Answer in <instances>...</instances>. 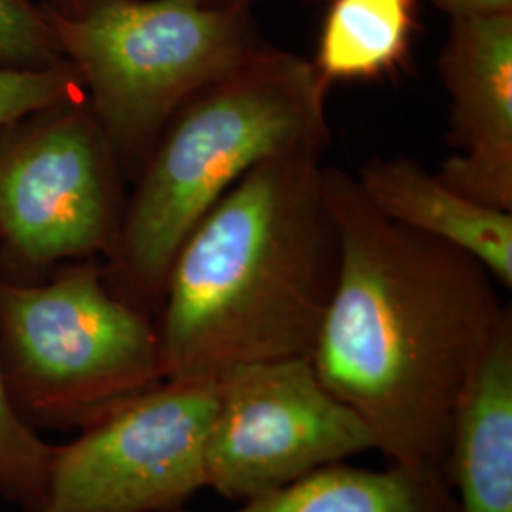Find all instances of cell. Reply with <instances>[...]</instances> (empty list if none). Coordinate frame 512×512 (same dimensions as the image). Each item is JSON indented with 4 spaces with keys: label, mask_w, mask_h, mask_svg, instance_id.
<instances>
[{
    "label": "cell",
    "mask_w": 512,
    "mask_h": 512,
    "mask_svg": "<svg viewBox=\"0 0 512 512\" xmlns=\"http://www.w3.org/2000/svg\"><path fill=\"white\" fill-rule=\"evenodd\" d=\"M44 10L112 154L122 156L147 152L192 97L268 46L251 8L209 0H88L74 14Z\"/></svg>",
    "instance_id": "cell-4"
},
{
    "label": "cell",
    "mask_w": 512,
    "mask_h": 512,
    "mask_svg": "<svg viewBox=\"0 0 512 512\" xmlns=\"http://www.w3.org/2000/svg\"><path fill=\"white\" fill-rule=\"evenodd\" d=\"M84 90L67 61L50 67H0V129L42 110L82 103Z\"/></svg>",
    "instance_id": "cell-15"
},
{
    "label": "cell",
    "mask_w": 512,
    "mask_h": 512,
    "mask_svg": "<svg viewBox=\"0 0 512 512\" xmlns=\"http://www.w3.org/2000/svg\"><path fill=\"white\" fill-rule=\"evenodd\" d=\"M439 74L458 154L437 177L475 202L512 211V12L452 18Z\"/></svg>",
    "instance_id": "cell-9"
},
{
    "label": "cell",
    "mask_w": 512,
    "mask_h": 512,
    "mask_svg": "<svg viewBox=\"0 0 512 512\" xmlns=\"http://www.w3.org/2000/svg\"><path fill=\"white\" fill-rule=\"evenodd\" d=\"M368 450L365 423L310 359L238 366L217 380L205 488L241 503Z\"/></svg>",
    "instance_id": "cell-7"
},
{
    "label": "cell",
    "mask_w": 512,
    "mask_h": 512,
    "mask_svg": "<svg viewBox=\"0 0 512 512\" xmlns=\"http://www.w3.org/2000/svg\"><path fill=\"white\" fill-rule=\"evenodd\" d=\"M86 2H88V0H52V2L48 4V8L57 10V12H61V14H74V12L82 10V8L86 6Z\"/></svg>",
    "instance_id": "cell-18"
},
{
    "label": "cell",
    "mask_w": 512,
    "mask_h": 512,
    "mask_svg": "<svg viewBox=\"0 0 512 512\" xmlns=\"http://www.w3.org/2000/svg\"><path fill=\"white\" fill-rule=\"evenodd\" d=\"M327 80L304 57L262 48L192 97L158 137L112 253L124 296L162 304L184 239L264 160L329 143Z\"/></svg>",
    "instance_id": "cell-3"
},
{
    "label": "cell",
    "mask_w": 512,
    "mask_h": 512,
    "mask_svg": "<svg viewBox=\"0 0 512 512\" xmlns=\"http://www.w3.org/2000/svg\"><path fill=\"white\" fill-rule=\"evenodd\" d=\"M321 145L253 167L184 239L165 281V380L310 359L338 274Z\"/></svg>",
    "instance_id": "cell-2"
},
{
    "label": "cell",
    "mask_w": 512,
    "mask_h": 512,
    "mask_svg": "<svg viewBox=\"0 0 512 512\" xmlns=\"http://www.w3.org/2000/svg\"><path fill=\"white\" fill-rule=\"evenodd\" d=\"M355 179L387 219L475 256L501 287L511 289L512 211L459 194L404 156L372 160Z\"/></svg>",
    "instance_id": "cell-10"
},
{
    "label": "cell",
    "mask_w": 512,
    "mask_h": 512,
    "mask_svg": "<svg viewBox=\"0 0 512 512\" xmlns=\"http://www.w3.org/2000/svg\"><path fill=\"white\" fill-rule=\"evenodd\" d=\"M435 4L450 18L494 16L512 12V0H435Z\"/></svg>",
    "instance_id": "cell-17"
},
{
    "label": "cell",
    "mask_w": 512,
    "mask_h": 512,
    "mask_svg": "<svg viewBox=\"0 0 512 512\" xmlns=\"http://www.w3.org/2000/svg\"><path fill=\"white\" fill-rule=\"evenodd\" d=\"M338 274L310 361L389 463L444 473L459 401L512 317L475 256L382 215L323 167Z\"/></svg>",
    "instance_id": "cell-1"
},
{
    "label": "cell",
    "mask_w": 512,
    "mask_h": 512,
    "mask_svg": "<svg viewBox=\"0 0 512 512\" xmlns=\"http://www.w3.org/2000/svg\"><path fill=\"white\" fill-rule=\"evenodd\" d=\"M217 380L167 378L54 446L35 512H169L205 488Z\"/></svg>",
    "instance_id": "cell-6"
},
{
    "label": "cell",
    "mask_w": 512,
    "mask_h": 512,
    "mask_svg": "<svg viewBox=\"0 0 512 512\" xmlns=\"http://www.w3.org/2000/svg\"><path fill=\"white\" fill-rule=\"evenodd\" d=\"M0 359L31 427L82 429L165 380L158 327L92 264L0 281Z\"/></svg>",
    "instance_id": "cell-5"
},
{
    "label": "cell",
    "mask_w": 512,
    "mask_h": 512,
    "mask_svg": "<svg viewBox=\"0 0 512 512\" xmlns=\"http://www.w3.org/2000/svg\"><path fill=\"white\" fill-rule=\"evenodd\" d=\"M65 61L44 6L0 0V67H50Z\"/></svg>",
    "instance_id": "cell-16"
},
{
    "label": "cell",
    "mask_w": 512,
    "mask_h": 512,
    "mask_svg": "<svg viewBox=\"0 0 512 512\" xmlns=\"http://www.w3.org/2000/svg\"><path fill=\"white\" fill-rule=\"evenodd\" d=\"M444 475L458 512H512V317L459 401Z\"/></svg>",
    "instance_id": "cell-11"
},
{
    "label": "cell",
    "mask_w": 512,
    "mask_h": 512,
    "mask_svg": "<svg viewBox=\"0 0 512 512\" xmlns=\"http://www.w3.org/2000/svg\"><path fill=\"white\" fill-rule=\"evenodd\" d=\"M414 0H334L323 27L317 71L329 82L393 67L406 50Z\"/></svg>",
    "instance_id": "cell-13"
},
{
    "label": "cell",
    "mask_w": 512,
    "mask_h": 512,
    "mask_svg": "<svg viewBox=\"0 0 512 512\" xmlns=\"http://www.w3.org/2000/svg\"><path fill=\"white\" fill-rule=\"evenodd\" d=\"M54 446L19 416L0 359V497L23 512L44 501Z\"/></svg>",
    "instance_id": "cell-14"
},
{
    "label": "cell",
    "mask_w": 512,
    "mask_h": 512,
    "mask_svg": "<svg viewBox=\"0 0 512 512\" xmlns=\"http://www.w3.org/2000/svg\"><path fill=\"white\" fill-rule=\"evenodd\" d=\"M107 137L80 103L0 129V238L31 266L114 249L118 205Z\"/></svg>",
    "instance_id": "cell-8"
},
{
    "label": "cell",
    "mask_w": 512,
    "mask_h": 512,
    "mask_svg": "<svg viewBox=\"0 0 512 512\" xmlns=\"http://www.w3.org/2000/svg\"><path fill=\"white\" fill-rule=\"evenodd\" d=\"M219 6H239V8H251L255 0H209Z\"/></svg>",
    "instance_id": "cell-19"
},
{
    "label": "cell",
    "mask_w": 512,
    "mask_h": 512,
    "mask_svg": "<svg viewBox=\"0 0 512 512\" xmlns=\"http://www.w3.org/2000/svg\"><path fill=\"white\" fill-rule=\"evenodd\" d=\"M228 512H458V503L437 469L391 463L372 471L334 463Z\"/></svg>",
    "instance_id": "cell-12"
}]
</instances>
